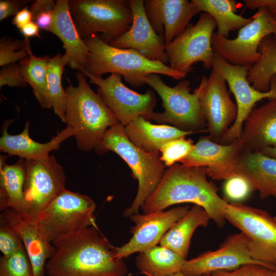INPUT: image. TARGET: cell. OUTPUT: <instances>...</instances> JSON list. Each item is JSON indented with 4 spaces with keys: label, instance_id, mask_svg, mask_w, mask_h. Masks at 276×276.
Segmentation results:
<instances>
[{
    "label": "cell",
    "instance_id": "obj_1",
    "mask_svg": "<svg viewBox=\"0 0 276 276\" xmlns=\"http://www.w3.org/2000/svg\"><path fill=\"white\" fill-rule=\"evenodd\" d=\"M45 272L48 276H125L128 268L96 225L56 245Z\"/></svg>",
    "mask_w": 276,
    "mask_h": 276
},
{
    "label": "cell",
    "instance_id": "obj_2",
    "mask_svg": "<svg viewBox=\"0 0 276 276\" xmlns=\"http://www.w3.org/2000/svg\"><path fill=\"white\" fill-rule=\"evenodd\" d=\"M205 167L175 163L165 171L153 194L141 209L144 214L162 211L173 204L190 202L202 207L219 227L225 223L228 202L221 198L215 186L206 178Z\"/></svg>",
    "mask_w": 276,
    "mask_h": 276
},
{
    "label": "cell",
    "instance_id": "obj_3",
    "mask_svg": "<svg viewBox=\"0 0 276 276\" xmlns=\"http://www.w3.org/2000/svg\"><path fill=\"white\" fill-rule=\"evenodd\" d=\"M85 77L77 71L78 85L70 82L64 90L66 123L74 131L78 148L88 151L95 150L109 128L120 123L99 94L91 89Z\"/></svg>",
    "mask_w": 276,
    "mask_h": 276
},
{
    "label": "cell",
    "instance_id": "obj_4",
    "mask_svg": "<svg viewBox=\"0 0 276 276\" xmlns=\"http://www.w3.org/2000/svg\"><path fill=\"white\" fill-rule=\"evenodd\" d=\"M82 39L89 52L86 64L80 72L96 77L108 73L119 74L134 87L145 84L146 77L151 74L164 75L176 80L182 79L187 75L160 61L148 59L134 50L112 47L104 42L98 34Z\"/></svg>",
    "mask_w": 276,
    "mask_h": 276
},
{
    "label": "cell",
    "instance_id": "obj_5",
    "mask_svg": "<svg viewBox=\"0 0 276 276\" xmlns=\"http://www.w3.org/2000/svg\"><path fill=\"white\" fill-rule=\"evenodd\" d=\"M100 155L112 151L119 155L131 169L134 178L138 180L137 192L131 205L123 215L126 217L139 213L140 208L155 191L165 172L166 166L161 160L159 151L146 152L133 144L120 123L109 128L95 149Z\"/></svg>",
    "mask_w": 276,
    "mask_h": 276
},
{
    "label": "cell",
    "instance_id": "obj_6",
    "mask_svg": "<svg viewBox=\"0 0 276 276\" xmlns=\"http://www.w3.org/2000/svg\"><path fill=\"white\" fill-rule=\"evenodd\" d=\"M94 201L65 188L38 215L35 223L40 235L55 247L84 229L96 226Z\"/></svg>",
    "mask_w": 276,
    "mask_h": 276
},
{
    "label": "cell",
    "instance_id": "obj_7",
    "mask_svg": "<svg viewBox=\"0 0 276 276\" xmlns=\"http://www.w3.org/2000/svg\"><path fill=\"white\" fill-rule=\"evenodd\" d=\"M69 6L82 39L98 34L109 43L127 31L132 24L130 0H71Z\"/></svg>",
    "mask_w": 276,
    "mask_h": 276
},
{
    "label": "cell",
    "instance_id": "obj_8",
    "mask_svg": "<svg viewBox=\"0 0 276 276\" xmlns=\"http://www.w3.org/2000/svg\"><path fill=\"white\" fill-rule=\"evenodd\" d=\"M224 218L245 236L250 257L276 271V216L240 202L228 203Z\"/></svg>",
    "mask_w": 276,
    "mask_h": 276
},
{
    "label": "cell",
    "instance_id": "obj_9",
    "mask_svg": "<svg viewBox=\"0 0 276 276\" xmlns=\"http://www.w3.org/2000/svg\"><path fill=\"white\" fill-rule=\"evenodd\" d=\"M162 100L164 111L154 112L152 119L158 124H169L185 131L198 132L207 124L199 95L195 89L190 93V82L181 80L174 87L167 85L158 74H151L145 79Z\"/></svg>",
    "mask_w": 276,
    "mask_h": 276
},
{
    "label": "cell",
    "instance_id": "obj_10",
    "mask_svg": "<svg viewBox=\"0 0 276 276\" xmlns=\"http://www.w3.org/2000/svg\"><path fill=\"white\" fill-rule=\"evenodd\" d=\"M216 27L214 18L203 12L195 25L190 24L180 35L166 44L170 68L186 74L192 71L193 65L198 62H202L206 69L212 68L215 54L212 37Z\"/></svg>",
    "mask_w": 276,
    "mask_h": 276
},
{
    "label": "cell",
    "instance_id": "obj_11",
    "mask_svg": "<svg viewBox=\"0 0 276 276\" xmlns=\"http://www.w3.org/2000/svg\"><path fill=\"white\" fill-rule=\"evenodd\" d=\"M26 160L25 209L21 217L35 224L40 213L65 188V174L53 155Z\"/></svg>",
    "mask_w": 276,
    "mask_h": 276
},
{
    "label": "cell",
    "instance_id": "obj_12",
    "mask_svg": "<svg viewBox=\"0 0 276 276\" xmlns=\"http://www.w3.org/2000/svg\"><path fill=\"white\" fill-rule=\"evenodd\" d=\"M252 20L239 30L234 39L214 33L212 45L215 53L229 63L251 66L260 59L258 49L261 41L269 35L276 34V22L266 8L258 9Z\"/></svg>",
    "mask_w": 276,
    "mask_h": 276
},
{
    "label": "cell",
    "instance_id": "obj_13",
    "mask_svg": "<svg viewBox=\"0 0 276 276\" xmlns=\"http://www.w3.org/2000/svg\"><path fill=\"white\" fill-rule=\"evenodd\" d=\"M212 68L225 79L236 101V119L219 142L228 145L240 137L244 123L257 102L264 99H276V74L270 79L269 90L261 92L254 88L247 80L250 66L232 64L215 53Z\"/></svg>",
    "mask_w": 276,
    "mask_h": 276
},
{
    "label": "cell",
    "instance_id": "obj_14",
    "mask_svg": "<svg viewBox=\"0 0 276 276\" xmlns=\"http://www.w3.org/2000/svg\"><path fill=\"white\" fill-rule=\"evenodd\" d=\"M81 72L97 86V93L122 126L139 117L148 121L152 119L156 103L153 91L148 89L144 94H139L130 89L123 83L122 76L119 74L111 73L103 78Z\"/></svg>",
    "mask_w": 276,
    "mask_h": 276
},
{
    "label": "cell",
    "instance_id": "obj_15",
    "mask_svg": "<svg viewBox=\"0 0 276 276\" xmlns=\"http://www.w3.org/2000/svg\"><path fill=\"white\" fill-rule=\"evenodd\" d=\"M226 84L223 77L212 69L208 78L202 76L199 86L195 88L208 126L209 137L217 143L237 115V105L230 98Z\"/></svg>",
    "mask_w": 276,
    "mask_h": 276
},
{
    "label": "cell",
    "instance_id": "obj_16",
    "mask_svg": "<svg viewBox=\"0 0 276 276\" xmlns=\"http://www.w3.org/2000/svg\"><path fill=\"white\" fill-rule=\"evenodd\" d=\"M189 205L172 208L167 211H158L129 217L134 223L130 233V239L120 247H115L117 258L123 259L130 255L146 251L155 246L170 228L182 218L190 209Z\"/></svg>",
    "mask_w": 276,
    "mask_h": 276
},
{
    "label": "cell",
    "instance_id": "obj_17",
    "mask_svg": "<svg viewBox=\"0 0 276 276\" xmlns=\"http://www.w3.org/2000/svg\"><path fill=\"white\" fill-rule=\"evenodd\" d=\"M245 150L239 139L228 145L201 137L192 151L180 162L189 167L206 168V174L214 180H227L237 176V164Z\"/></svg>",
    "mask_w": 276,
    "mask_h": 276
},
{
    "label": "cell",
    "instance_id": "obj_18",
    "mask_svg": "<svg viewBox=\"0 0 276 276\" xmlns=\"http://www.w3.org/2000/svg\"><path fill=\"white\" fill-rule=\"evenodd\" d=\"M248 263L261 265L250 257L245 236L240 232L227 236L217 249L186 260L180 272L188 276H202L217 271L232 270Z\"/></svg>",
    "mask_w": 276,
    "mask_h": 276
},
{
    "label": "cell",
    "instance_id": "obj_19",
    "mask_svg": "<svg viewBox=\"0 0 276 276\" xmlns=\"http://www.w3.org/2000/svg\"><path fill=\"white\" fill-rule=\"evenodd\" d=\"M132 21L130 29L108 44L112 47L132 49L148 59L168 65L164 38L151 26L144 9V0H130Z\"/></svg>",
    "mask_w": 276,
    "mask_h": 276
},
{
    "label": "cell",
    "instance_id": "obj_20",
    "mask_svg": "<svg viewBox=\"0 0 276 276\" xmlns=\"http://www.w3.org/2000/svg\"><path fill=\"white\" fill-rule=\"evenodd\" d=\"M144 9L152 28L166 44L180 35L199 13L188 0H146Z\"/></svg>",
    "mask_w": 276,
    "mask_h": 276
},
{
    "label": "cell",
    "instance_id": "obj_21",
    "mask_svg": "<svg viewBox=\"0 0 276 276\" xmlns=\"http://www.w3.org/2000/svg\"><path fill=\"white\" fill-rule=\"evenodd\" d=\"M11 122V120H7L3 125L0 151L9 156H17L25 160L37 159L49 156L51 151L59 149L63 142L74 135L73 129L67 126L48 143H40L30 136L29 122H26L24 130L16 135L10 134L8 132V126Z\"/></svg>",
    "mask_w": 276,
    "mask_h": 276
},
{
    "label": "cell",
    "instance_id": "obj_22",
    "mask_svg": "<svg viewBox=\"0 0 276 276\" xmlns=\"http://www.w3.org/2000/svg\"><path fill=\"white\" fill-rule=\"evenodd\" d=\"M238 139L245 150L261 152L266 147L276 148V99L252 110Z\"/></svg>",
    "mask_w": 276,
    "mask_h": 276
},
{
    "label": "cell",
    "instance_id": "obj_23",
    "mask_svg": "<svg viewBox=\"0 0 276 276\" xmlns=\"http://www.w3.org/2000/svg\"><path fill=\"white\" fill-rule=\"evenodd\" d=\"M1 217L20 236L31 263L33 276H44L46 263L55 247L40 235L35 224L25 221L13 209L4 211Z\"/></svg>",
    "mask_w": 276,
    "mask_h": 276
},
{
    "label": "cell",
    "instance_id": "obj_24",
    "mask_svg": "<svg viewBox=\"0 0 276 276\" xmlns=\"http://www.w3.org/2000/svg\"><path fill=\"white\" fill-rule=\"evenodd\" d=\"M51 33L62 42L70 67L77 71L84 68L89 50L75 27L70 11L69 1H56Z\"/></svg>",
    "mask_w": 276,
    "mask_h": 276
},
{
    "label": "cell",
    "instance_id": "obj_25",
    "mask_svg": "<svg viewBox=\"0 0 276 276\" xmlns=\"http://www.w3.org/2000/svg\"><path fill=\"white\" fill-rule=\"evenodd\" d=\"M236 175L246 178L261 198H276V159L260 152L244 150L238 160Z\"/></svg>",
    "mask_w": 276,
    "mask_h": 276
},
{
    "label": "cell",
    "instance_id": "obj_26",
    "mask_svg": "<svg viewBox=\"0 0 276 276\" xmlns=\"http://www.w3.org/2000/svg\"><path fill=\"white\" fill-rule=\"evenodd\" d=\"M129 140L141 150L148 153L159 151L166 143L195 133L165 124L155 125L139 117L124 127Z\"/></svg>",
    "mask_w": 276,
    "mask_h": 276
},
{
    "label": "cell",
    "instance_id": "obj_27",
    "mask_svg": "<svg viewBox=\"0 0 276 276\" xmlns=\"http://www.w3.org/2000/svg\"><path fill=\"white\" fill-rule=\"evenodd\" d=\"M7 156H1L0 210L12 209L21 215L25 209L24 188L26 160L20 158L13 165L5 163Z\"/></svg>",
    "mask_w": 276,
    "mask_h": 276
},
{
    "label": "cell",
    "instance_id": "obj_28",
    "mask_svg": "<svg viewBox=\"0 0 276 276\" xmlns=\"http://www.w3.org/2000/svg\"><path fill=\"white\" fill-rule=\"evenodd\" d=\"M211 218L201 206L194 204L162 238L159 244L186 259L192 236L199 226H206Z\"/></svg>",
    "mask_w": 276,
    "mask_h": 276
},
{
    "label": "cell",
    "instance_id": "obj_29",
    "mask_svg": "<svg viewBox=\"0 0 276 276\" xmlns=\"http://www.w3.org/2000/svg\"><path fill=\"white\" fill-rule=\"evenodd\" d=\"M199 12L209 14L215 20L217 34L227 38L229 32L239 30L252 20L237 14L238 3L235 0H192Z\"/></svg>",
    "mask_w": 276,
    "mask_h": 276
},
{
    "label": "cell",
    "instance_id": "obj_30",
    "mask_svg": "<svg viewBox=\"0 0 276 276\" xmlns=\"http://www.w3.org/2000/svg\"><path fill=\"white\" fill-rule=\"evenodd\" d=\"M186 259L164 246H155L139 254L136 266L147 276H170L180 272Z\"/></svg>",
    "mask_w": 276,
    "mask_h": 276
},
{
    "label": "cell",
    "instance_id": "obj_31",
    "mask_svg": "<svg viewBox=\"0 0 276 276\" xmlns=\"http://www.w3.org/2000/svg\"><path fill=\"white\" fill-rule=\"evenodd\" d=\"M50 57L36 56L31 51L19 61L23 78L33 89L34 95L42 108H52L48 94L47 71Z\"/></svg>",
    "mask_w": 276,
    "mask_h": 276
},
{
    "label": "cell",
    "instance_id": "obj_32",
    "mask_svg": "<svg viewBox=\"0 0 276 276\" xmlns=\"http://www.w3.org/2000/svg\"><path fill=\"white\" fill-rule=\"evenodd\" d=\"M258 51L260 59L250 67L247 80L254 88L266 92L270 89L271 78L276 74V45L272 35L261 41Z\"/></svg>",
    "mask_w": 276,
    "mask_h": 276
},
{
    "label": "cell",
    "instance_id": "obj_33",
    "mask_svg": "<svg viewBox=\"0 0 276 276\" xmlns=\"http://www.w3.org/2000/svg\"><path fill=\"white\" fill-rule=\"evenodd\" d=\"M69 63L66 56L60 54L50 59L48 65L47 85L49 98L54 113L66 123V94L62 86V75L64 66Z\"/></svg>",
    "mask_w": 276,
    "mask_h": 276
},
{
    "label": "cell",
    "instance_id": "obj_34",
    "mask_svg": "<svg viewBox=\"0 0 276 276\" xmlns=\"http://www.w3.org/2000/svg\"><path fill=\"white\" fill-rule=\"evenodd\" d=\"M0 276H33L32 265L25 247L0 259Z\"/></svg>",
    "mask_w": 276,
    "mask_h": 276
},
{
    "label": "cell",
    "instance_id": "obj_35",
    "mask_svg": "<svg viewBox=\"0 0 276 276\" xmlns=\"http://www.w3.org/2000/svg\"><path fill=\"white\" fill-rule=\"evenodd\" d=\"M31 50L29 38L13 40L3 37L0 40V66L20 61L28 56Z\"/></svg>",
    "mask_w": 276,
    "mask_h": 276
},
{
    "label": "cell",
    "instance_id": "obj_36",
    "mask_svg": "<svg viewBox=\"0 0 276 276\" xmlns=\"http://www.w3.org/2000/svg\"><path fill=\"white\" fill-rule=\"evenodd\" d=\"M194 146L191 140H186L185 137L171 140L160 147V158L166 166L170 167L185 158Z\"/></svg>",
    "mask_w": 276,
    "mask_h": 276
},
{
    "label": "cell",
    "instance_id": "obj_37",
    "mask_svg": "<svg viewBox=\"0 0 276 276\" xmlns=\"http://www.w3.org/2000/svg\"><path fill=\"white\" fill-rule=\"evenodd\" d=\"M56 1L53 0H36L29 9L32 14V21L40 29L51 32L54 20Z\"/></svg>",
    "mask_w": 276,
    "mask_h": 276
},
{
    "label": "cell",
    "instance_id": "obj_38",
    "mask_svg": "<svg viewBox=\"0 0 276 276\" xmlns=\"http://www.w3.org/2000/svg\"><path fill=\"white\" fill-rule=\"evenodd\" d=\"M254 190L249 181L243 176L237 175L226 180L223 192L226 198L234 202L246 199Z\"/></svg>",
    "mask_w": 276,
    "mask_h": 276
},
{
    "label": "cell",
    "instance_id": "obj_39",
    "mask_svg": "<svg viewBox=\"0 0 276 276\" xmlns=\"http://www.w3.org/2000/svg\"><path fill=\"white\" fill-rule=\"evenodd\" d=\"M25 247L17 233L6 222L0 227V250L5 257L9 256Z\"/></svg>",
    "mask_w": 276,
    "mask_h": 276
},
{
    "label": "cell",
    "instance_id": "obj_40",
    "mask_svg": "<svg viewBox=\"0 0 276 276\" xmlns=\"http://www.w3.org/2000/svg\"><path fill=\"white\" fill-rule=\"evenodd\" d=\"M273 272L259 264L248 263L232 270L217 271L210 276H271Z\"/></svg>",
    "mask_w": 276,
    "mask_h": 276
},
{
    "label": "cell",
    "instance_id": "obj_41",
    "mask_svg": "<svg viewBox=\"0 0 276 276\" xmlns=\"http://www.w3.org/2000/svg\"><path fill=\"white\" fill-rule=\"evenodd\" d=\"M0 71V87L8 85L24 88L27 86L21 74L20 66L16 62L2 66Z\"/></svg>",
    "mask_w": 276,
    "mask_h": 276
},
{
    "label": "cell",
    "instance_id": "obj_42",
    "mask_svg": "<svg viewBox=\"0 0 276 276\" xmlns=\"http://www.w3.org/2000/svg\"><path fill=\"white\" fill-rule=\"evenodd\" d=\"M30 1L1 0L0 21L10 16H15L20 11L27 7Z\"/></svg>",
    "mask_w": 276,
    "mask_h": 276
},
{
    "label": "cell",
    "instance_id": "obj_43",
    "mask_svg": "<svg viewBox=\"0 0 276 276\" xmlns=\"http://www.w3.org/2000/svg\"><path fill=\"white\" fill-rule=\"evenodd\" d=\"M247 8L255 10L260 8H267L274 16L276 14V0H245Z\"/></svg>",
    "mask_w": 276,
    "mask_h": 276
},
{
    "label": "cell",
    "instance_id": "obj_44",
    "mask_svg": "<svg viewBox=\"0 0 276 276\" xmlns=\"http://www.w3.org/2000/svg\"><path fill=\"white\" fill-rule=\"evenodd\" d=\"M32 21V14L28 7H26L14 16L12 24L19 30Z\"/></svg>",
    "mask_w": 276,
    "mask_h": 276
},
{
    "label": "cell",
    "instance_id": "obj_45",
    "mask_svg": "<svg viewBox=\"0 0 276 276\" xmlns=\"http://www.w3.org/2000/svg\"><path fill=\"white\" fill-rule=\"evenodd\" d=\"M19 31L26 38H29L31 37H37L40 38L39 28L36 24L32 21L19 29Z\"/></svg>",
    "mask_w": 276,
    "mask_h": 276
},
{
    "label": "cell",
    "instance_id": "obj_46",
    "mask_svg": "<svg viewBox=\"0 0 276 276\" xmlns=\"http://www.w3.org/2000/svg\"><path fill=\"white\" fill-rule=\"evenodd\" d=\"M260 152H262L269 157L276 159V148L270 147H266Z\"/></svg>",
    "mask_w": 276,
    "mask_h": 276
},
{
    "label": "cell",
    "instance_id": "obj_47",
    "mask_svg": "<svg viewBox=\"0 0 276 276\" xmlns=\"http://www.w3.org/2000/svg\"><path fill=\"white\" fill-rule=\"evenodd\" d=\"M170 276H188V275H186L183 274L181 272H178L177 273H174V274H172L171 275H170ZM202 276H210V275H202Z\"/></svg>",
    "mask_w": 276,
    "mask_h": 276
},
{
    "label": "cell",
    "instance_id": "obj_48",
    "mask_svg": "<svg viewBox=\"0 0 276 276\" xmlns=\"http://www.w3.org/2000/svg\"><path fill=\"white\" fill-rule=\"evenodd\" d=\"M273 18H274V20L276 22V14L273 16ZM273 36L275 44V45H276V34H275L274 35H273Z\"/></svg>",
    "mask_w": 276,
    "mask_h": 276
},
{
    "label": "cell",
    "instance_id": "obj_49",
    "mask_svg": "<svg viewBox=\"0 0 276 276\" xmlns=\"http://www.w3.org/2000/svg\"><path fill=\"white\" fill-rule=\"evenodd\" d=\"M271 276H276V271L273 272Z\"/></svg>",
    "mask_w": 276,
    "mask_h": 276
}]
</instances>
